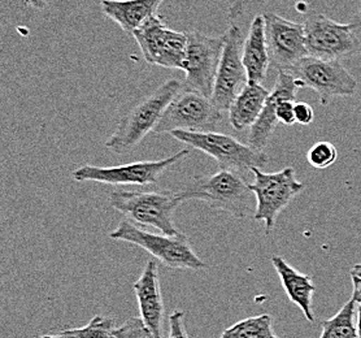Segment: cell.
Masks as SVG:
<instances>
[{
  "label": "cell",
  "instance_id": "1",
  "mask_svg": "<svg viewBox=\"0 0 361 338\" xmlns=\"http://www.w3.org/2000/svg\"><path fill=\"white\" fill-rule=\"evenodd\" d=\"M183 90V83L169 80L157 90L138 100L117 125L114 134L106 142V147L123 155L138 146L148 133L154 132L168 106Z\"/></svg>",
  "mask_w": 361,
  "mask_h": 338
},
{
  "label": "cell",
  "instance_id": "2",
  "mask_svg": "<svg viewBox=\"0 0 361 338\" xmlns=\"http://www.w3.org/2000/svg\"><path fill=\"white\" fill-rule=\"evenodd\" d=\"M180 202L197 199L212 210L222 211L237 219H245L250 211V199L254 194L243 177L230 169H220L209 176H195L190 179L178 191Z\"/></svg>",
  "mask_w": 361,
  "mask_h": 338
},
{
  "label": "cell",
  "instance_id": "3",
  "mask_svg": "<svg viewBox=\"0 0 361 338\" xmlns=\"http://www.w3.org/2000/svg\"><path fill=\"white\" fill-rule=\"evenodd\" d=\"M109 239L137 245L173 270L199 271L208 267L192 250L189 239L183 233L177 236H168L163 233L155 234L142 229L129 219H125L115 231L109 233Z\"/></svg>",
  "mask_w": 361,
  "mask_h": 338
},
{
  "label": "cell",
  "instance_id": "4",
  "mask_svg": "<svg viewBox=\"0 0 361 338\" xmlns=\"http://www.w3.org/2000/svg\"><path fill=\"white\" fill-rule=\"evenodd\" d=\"M111 206L125 215L130 222L148 225L163 234L177 236L180 231L176 228L173 216L180 206L176 191H125L117 190L109 197Z\"/></svg>",
  "mask_w": 361,
  "mask_h": 338
},
{
  "label": "cell",
  "instance_id": "5",
  "mask_svg": "<svg viewBox=\"0 0 361 338\" xmlns=\"http://www.w3.org/2000/svg\"><path fill=\"white\" fill-rule=\"evenodd\" d=\"M169 134L174 140L214 157L220 169H230L235 172L251 171L252 168L262 169L269 162V157L264 151L255 150L250 145H245L228 134L188 131H174Z\"/></svg>",
  "mask_w": 361,
  "mask_h": 338
},
{
  "label": "cell",
  "instance_id": "6",
  "mask_svg": "<svg viewBox=\"0 0 361 338\" xmlns=\"http://www.w3.org/2000/svg\"><path fill=\"white\" fill-rule=\"evenodd\" d=\"M255 180L250 190L256 198L255 220L265 223V233L271 234L279 214L304 189V185L295 177L294 168L288 167L279 172L265 174L260 168H252Z\"/></svg>",
  "mask_w": 361,
  "mask_h": 338
},
{
  "label": "cell",
  "instance_id": "7",
  "mask_svg": "<svg viewBox=\"0 0 361 338\" xmlns=\"http://www.w3.org/2000/svg\"><path fill=\"white\" fill-rule=\"evenodd\" d=\"M188 33L183 90L194 91L205 98L212 97L214 81L221 61L226 34L208 35L192 30Z\"/></svg>",
  "mask_w": 361,
  "mask_h": 338
},
{
  "label": "cell",
  "instance_id": "8",
  "mask_svg": "<svg viewBox=\"0 0 361 338\" xmlns=\"http://www.w3.org/2000/svg\"><path fill=\"white\" fill-rule=\"evenodd\" d=\"M305 46L310 56L342 60L360 54V34L353 25L339 24L322 13H311L303 23Z\"/></svg>",
  "mask_w": 361,
  "mask_h": 338
},
{
  "label": "cell",
  "instance_id": "9",
  "mask_svg": "<svg viewBox=\"0 0 361 338\" xmlns=\"http://www.w3.org/2000/svg\"><path fill=\"white\" fill-rule=\"evenodd\" d=\"M133 37L148 64L183 71L188 50L186 32L173 30L165 25L161 17L155 15L135 30Z\"/></svg>",
  "mask_w": 361,
  "mask_h": 338
},
{
  "label": "cell",
  "instance_id": "10",
  "mask_svg": "<svg viewBox=\"0 0 361 338\" xmlns=\"http://www.w3.org/2000/svg\"><path fill=\"white\" fill-rule=\"evenodd\" d=\"M189 149H183L160 160H142L117 167L82 165L73 171L72 177L77 182H100L107 185H152L182 159L189 157Z\"/></svg>",
  "mask_w": 361,
  "mask_h": 338
},
{
  "label": "cell",
  "instance_id": "11",
  "mask_svg": "<svg viewBox=\"0 0 361 338\" xmlns=\"http://www.w3.org/2000/svg\"><path fill=\"white\" fill-rule=\"evenodd\" d=\"M302 83L317 92L321 106H329L338 97H353L357 81L338 60L307 56L290 71Z\"/></svg>",
  "mask_w": 361,
  "mask_h": 338
},
{
  "label": "cell",
  "instance_id": "12",
  "mask_svg": "<svg viewBox=\"0 0 361 338\" xmlns=\"http://www.w3.org/2000/svg\"><path fill=\"white\" fill-rule=\"evenodd\" d=\"M221 121L222 112L212 100L194 91L182 90L168 106L154 132H214Z\"/></svg>",
  "mask_w": 361,
  "mask_h": 338
},
{
  "label": "cell",
  "instance_id": "13",
  "mask_svg": "<svg viewBox=\"0 0 361 338\" xmlns=\"http://www.w3.org/2000/svg\"><path fill=\"white\" fill-rule=\"evenodd\" d=\"M225 34L226 42L211 97L212 103L221 112L229 111L233 102L248 83V76L242 60V32L239 26L231 24Z\"/></svg>",
  "mask_w": 361,
  "mask_h": 338
},
{
  "label": "cell",
  "instance_id": "14",
  "mask_svg": "<svg viewBox=\"0 0 361 338\" xmlns=\"http://www.w3.org/2000/svg\"><path fill=\"white\" fill-rule=\"evenodd\" d=\"M264 18L271 66L279 71L290 72L304 58L310 56L305 46L304 25L271 12L264 13Z\"/></svg>",
  "mask_w": 361,
  "mask_h": 338
},
{
  "label": "cell",
  "instance_id": "15",
  "mask_svg": "<svg viewBox=\"0 0 361 338\" xmlns=\"http://www.w3.org/2000/svg\"><path fill=\"white\" fill-rule=\"evenodd\" d=\"M302 87H303L302 83H299L295 76L291 75L286 71H279L277 81L274 83L271 95L265 103L263 112L248 133V145L251 147L264 151V149L268 146L273 133L279 124V119L276 115L279 103L282 100L295 102L296 94Z\"/></svg>",
  "mask_w": 361,
  "mask_h": 338
},
{
  "label": "cell",
  "instance_id": "16",
  "mask_svg": "<svg viewBox=\"0 0 361 338\" xmlns=\"http://www.w3.org/2000/svg\"><path fill=\"white\" fill-rule=\"evenodd\" d=\"M142 320L157 338H164V302L160 288L159 267L155 260H148L140 279L134 282Z\"/></svg>",
  "mask_w": 361,
  "mask_h": 338
},
{
  "label": "cell",
  "instance_id": "17",
  "mask_svg": "<svg viewBox=\"0 0 361 338\" xmlns=\"http://www.w3.org/2000/svg\"><path fill=\"white\" fill-rule=\"evenodd\" d=\"M242 60L248 83H263L271 64L264 15H257L250 25L246 41L243 42Z\"/></svg>",
  "mask_w": 361,
  "mask_h": 338
},
{
  "label": "cell",
  "instance_id": "18",
  "mask_svg": "<svg viewBox=\"0 0 361 338\" xmlns=\"http://www.w3.org/2000/svg\"><path fill=\"white\" fill-rule=\"evenodd\" d=\"M164 0H102V12L123 29V33L133 35L135 30L157 15V9Z\"/></svg>",
  "mask_w": 361,
  "mask_h": 338
},
{
  "label": "cell",
  "instance_id": "19",
  "mask_svg": "<svg viewBox=\"0 0 361 338\" xmlns=\"http://www.w3.org/2000/svg\"><path fill=\"white\" fill-rule=\"evenodd\" d=\"M271 260L288 293V299L302 310L308 322H314L312 298L316 286L311 276L299 272L281 256L273 255Z\"/></svg>",
  "mask_w": 361,
  "mask_h": 338
},
{
  "label": "cell",
  "instance_id": "20",
  "mask_svg": "<svg viewBox=\"0 0 361 338\" xmlns=\"http://www.w3.org/2000/svg\"><path fill=\"white\" fill-rule=\"evenodd\" d=\"M271 95L262 83H248L229 108V123L235 131L252 128Z\"/></svg>",
  "mask_w": 361,
  "mask_h": 338
},
{
  "label": "cell",
  "instance_id": "21",
  "mask_svg": "<svg viewBox=\"0 0 361 338\" xmlns=\"http://www.w3.org/2000/svg\"><path fill=\"white\" fill-rule=\"evenodd\" d=\"M356 302L350 299L331 319L321 322L320 338H357L355 325Z\"/></svg>",
  "mask_w": 361,
  "mask_h": 338
},
{
  "label": "cell",
  "instance_id": "22",
  "mask_svg": "<svg viewBox=\"0 0 361 338\" xmlns=\"http://www.w3.org/2000/svg\"><path fill=\"white\" fill-rule=\"evenodd\" d=\"M220 338H279L273 330L271 315L263 313L246 318L224 330Z\"/></svg>",
  "mask_w": 361,
  "mask_h": 338
},
{
  "label": "cell",
  "instance_id": "23",
  "mask_svg": "<svg viewBox=\"0 0 361 338\" xmlns=\"http://www.w3.org/2000/svg\"><path fill=\"white\" fill-rule=\"evenodd\" d=\"M115 330L112 318L97 315L82 328L61 330L54 334H43L39 338H116Z\"/></svg>",
  "mask_w": 361,
  "mask_h": 338
},
{
  "label": "cell",
  "instance_id": "24",
  "mask_svg": "<svg viewBox=\"0 0 361 338\" xmlns=\"http://www.w3.org/2000/svg\"><path fill=\"white\" fill-rule=\"evenodd\" d=\"M337 147L328 140L314 143L307 152V160L316 169H325L337 162Z\"/></svg>",
  "mask_w": 361,
  "mask_h": 338
},
{
  "label": "cell",
  "instance_id": "25",
  "mask_svg": "<svg viewBox=\"0 0 361 338\" xmlns=\"http://www.w3.org/2000/svg\"><path fill=\"white\" fill-rule=\"evenodd\" d=\"M116 338H157L142 318H132L115 330Z\"/></svg>",
  "mask_w": 361,
  "mask_h": 338
},
{
  "label": "cell",
  "instance_id": "26",
  "mask_svg": "<svg viewBox=\"0 0 361 338\" xmlns=\"http://www.w3.org/2000/svg\"><path fill=\"white\" fill-rule=\"evenodd\" d=\"M168 338H190L186 327H185V313L173 311L169 316V337Z\"/></svg>",
  "mask_w": 361,
  "mask_h": 338
},
{
  "label": "cell",
  "instance_id": "27",
  "mask_svg": "<svg viewBox=\"0 0 361 338\" xmlns=\"http://www.w3.org/2000/svg\"><path fill=\"white\" fill-rule=\"evenodd\" d=\"M276 115L279 119V123L283 125L296 124L295 120V102L294 100H282L277 107Z\"/></svg>",
  "mask_w": 361,
  "mask_h": 338
},
{
  "label": "cell",
  "instance_id": "28",
  "mask_svg": "<svg viewBox=\"0 0 361 338\" xmlns=\"http://www.w3.org/2000/svg\"><path fill=\"white\" fill-rule=\"evenodd\" d=\"M314 119V112L308 103L298 102L295 103V120L298 124H312Z\"/></svg>",
  "mask_w": 361,
  "mask_h": 338
},
{
  "label": "cell",
  "instance_id": "29",
  "mask_svg": "<svg viewBox=\"0 0 361 338\" xmlns=\"http://www.w3.org/2000/svg\"><path fill=\"white\" fill-rule=\"evenodd\" d=\"M250 0H231L229 11H228V18L229 21H234L240 16L245 15L246 12L247 6H248Z\"/></svg>",
  "mask_w": 361,
  "mask_h": 338
},
{
  "label": "cell",
  "instance_id": "30",
  "mask_svg": "<svg viewBox=\"0 0 361 338\" xmlns=\"http://www.w3.org/2000/svg\"><path fill=\"white\" fill-rule=\"evenodd\" d=\"M351 279H353V298L357 305L361 303V279L360 277H356V276H351Z\"/></svg>",
  "mask_w": 361,
  "mask_h": 338
},
{
  "label": "cell",
  "instance_id": "31",
  "mask_svg": "<svg viewBox=\"0 0 361 338\" xmlns=\"http://www.w3.org/2000/svg\"><path fill=\"white\" fill-rule=\"evenodd\" d=\"M24 6H29L38 11H43L47 7V0H23Z\"/></svg>",
  "mask_w": 361,
  "mask_h": 338
},
{
  "label": "cell",
  "instance_id": "32",
  "mask_svg": "<svg viewBox=\"0 0 361 338\" xmlns=\"http://www.w3.org/2000/svg\"><path fill=\"white\" fill-rule=\"evenodd\" d=\"M350 24L353 25L355 32L357 34H361V9H359L350 20Z\"/></svg>",
  "mask_w": 361,
  "mask_h": 338
},
{
  "label": "cell",
  "instance_id": "33",
  "mask_svg": "<svg viewBox=\"0 0 361 338\" xmlns=\"http://www.w3.org/2000/svg\"><path fill=\"white\" fill-rule=\"evenodd\" d=\"M356 330H357V338H361V303L357 305V324H356Z\"/></svg>",
  "mask_w": 361,
  "mask_h": 338
},
{
  "label": "cell",
  "instance_id": "34",
  "mask_svg": "<svg viewBox=\"0 0 361 338\" xmlns=\"http://www.w3.org/2000/svg\"><path fill=\"white\" fill-rule=\"evenodd\" d=\"M350 273H351V276H356V277H360L361 279V264H355Z\"/></svg>",
  "mask_w": 361,
  "mask_h": 338
}]
</instances>
